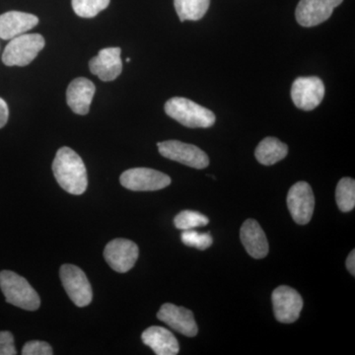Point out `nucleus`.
<instances>
[{"label":"nucleus","instance_id":"9d476101","mask_svg":"<svg viewBox=\"0 0 355 355\" xmlns=\"http://www.w3.org/2000/svg\"><path fill=\"white\" fill-rule=\"evenodd\" d=\"M275 319L280 323L297 321L303 308V299L292 287L282 286L275 289L272 295Z\"/></svg>","mask_w":355,"mask_h":355},{"label":"nucleus","instance_id":"bb28decb","mask_svg":"<svg viewBox=\"0 0 355 355\" xmlns=\"http://www.w3.org/2000/svg\"><path fill=\"white\" fill-rule=\"evenodd\" d=\"M9 118L8 105L2 98H0V128L6 125Z\"/></svg>","mask_w":355,"mask_h":355},{"label":"nucleus","instance_id":"412c9836","mask_svg":"<svg viewBox=\"0 0 355 355\" xmlns=\"http://www.w3.org/2000/svg\"><path fill=\"white\" fill-rule=\"evenodd\" d=\"M336 205L343 212L352 211L355 207V181L352 178H343L336 190Z\"/></svg>","mask_w":355,"mask_h":355},{"label":"nucleus","instance_id":"f03ea898","mask_svg":"<svg viewBox=\"0 0 355 355\" xmlns=\"http://www.w3.org/2000/svg\"><path fill=\"white\" fill-rule=\"evenodd\" d=\"M165 112L170 118L190 128H207L216 123V114L191 100L174 97L165 104Z\"/></svg>","mask_w":355,"mask_h":355},{"label":"nucleus","instance_id":"a211bd4d","mask_svg":"<svg viewBox=\"0 0 355 355\" xmlns=\"http://www.w3.org/2000/svg\"><path fill=\"white\" fill-rule=\"evenodd\" d=\"M142 342L157 355H176L180 347L176 336L163 327H149L142 333Z\"/></svg>","mask_w":355,"mask_h":355},{"label":"nucleus","instance_id":"7ed1b4c3","mask_svg":"<svg viewBox=\"0 0 355 355\" xmlns=\"http://www.w3.org/2000/svg\"><path fill=\"white\" fill-rule=\"evenodd\" d=\"M0 289L7 303L21 309L38 310L41 305L39 294L28 280L11 270L0 272Z\"/></svg>","mask_w":355,"mask_h":355},{"label":"nucleus","instance_id":"4468645a","mask_svg":"<svg viewBox=\"0 0 355 355\" xmlns=\"http://www.w3.org/2000/svg\"><path fill=\"white\" fill-rule=\"evenodd\" d=\"M121 53L120 48L103 49L89 62L90 71L106 83L118 78L123 70Z\"/></svg>","mask_w":355,"mask_h":355},{"label":"nucleus","instance_id":"c85d7f7f","mask_svg":"<svg viewBox=\"0 0 355 355\" xmlns=\"http://www.w3.org/2000/svg\"><path fill=\"white\" fill-rule=\"evenodd\" d=\"M130 62V58H127V62Z\"/></svg>","mask_w":355,"mask_h":355},{"label":"nucleus","instance_id":"cd10ccee","mask_svg":"<svg viewBox=\"0 0 355 355\" xmlns=\"http://www.w3.org/2000/svg\"><path fill=\"white\" fill-rule=\"evenodd\" d=\"M347 268L352 275H355V251H352L347 260Z\"/></svg>","mask_w":355,"mask_h":355},{"label":"nucleus","instance_id":"b1692460","mask_svg":"<svg viewBox=\"0 0 355 355\" xmlns=\"http://www.w3.org/2000/svg\"><path fill=\"white\" fill-rule=\"evenodd\" d=\"M181 240L186 246L196 248L202 251L209 249L214 243L212 236L209 233H200L193 229L184 230L181 234Z\"/></svg>","mask_w":355,"mask_h":355},{"label":"nucleus","instance_id":"6ab92c4d","mask_svg":"<svg viewBox=\"0 0 355 355\" xmlns=\"http://www.w3.org/2000/svg\"><path fill=\"white\" fill-rule=\"evenodd\" d=\"M288 154V146L275 137H266L257 146L254 156L261 164L270 166L279 162Z\"/></svg>","mask_w":355,"mask_h":355},{"label":"nucleus","instance_id":"39448f33","mask_svg":"<svg viewBox=\"0 0 355 355\" xmlns=\"http://www.w3.org/2000/svg\"><path fill=\"white\" fill-rule=\"evenodd\" d=\"M159 153L163 157L181 163L195 169H205L209 165V158L205 151L193 144L179 140H167L157 144Z\"/></svg>","mask_w":355,"mask_h":355},{"label":"nucleus","instance_id":"f8f14e48","mask_svg":"<svg viewBox=\"0 0 355 355\" xmlns=\"http://www.w3.org/2000/svg\"><path fill=\"white\" fill-rule=\"evenodd\" d=\"M343 0H300L296 7V20L303 27H314L331 17L334 9Z\"/></svg>","mask_w":355,"mask_h":355},{"label":"nucleus","instance_id":"f257e3e1","mask_svg":"<svg viewBox=\"0 0 355 355\" xmlns=\"http://www.w3.org/2000/svg\"><path fill=\"white\" fill-rule=\"evenodd\" d=\"M53 172L58 184L71 195H83L88 186L87 171L80 156L69 147H62L55 154Z\"/></svg>","mask_w":355,"mask_h":355},{"label":"nucleus","instance_id":"1a4fd4ad","mask_svg":"<svg viewBox=\"0 0 355 355\" xmlns=\"http://www.w3.org/2000/svg\"><path fill=\"white\" fill-rule=\"evenodd\" d=\"M287 207L296 223H309L315 207L314 193L310 184L306 182L294 184L287 195Z\"/></svg>","mask_w":355,"mask_h":355},{"label":"nucleus","instance_id":"423d86ee","mask_svg":"<svg viewBox=\"0 0 355 355\" xmlns=\"http://www.w3.org/2000/svg\"><path fill=\"white\" fill-rule=\"evenodd\" d=\"M60 279L67 295L78 307L90 304L93 298L92 288L85 273L74 265L62 266L60 270Z\"/></svg>","mask_w":355,"mask_h":355},{"label":"nucleus","instance_id":"f3484780","mask_svg":"<svg viewBox=\"0 0 355 355\" xmlns=\"http://www.w3.org/2000/svg\"><path fill=\"white\" fill-rule=\"evenodd\" d=\"M39 23V18L33 14L9 11L0 15V38L11 40L25 34Z\"/></svg>","mask_w":355,"mask_h":355},{"label":"nucleus","instance_id":"5701e85b","mask_svg":"<svg viewBox=\"0 0 355 355\" xmlns=\"http://www.w3.org/2000/svg\"><path fill=\"white\" fill-rule=\"evenodd\" d=\"M209 223V217L203 216L200 212L193 211V210H184V211L180 212L174 219L175 226L183 231L207 226Z\"/></svg>","mask_w":355,"mask_h":355},{"label":"nucleus","instance_id":"a878e982","mask_svg":"<svg viewBox=\"0 0 355 355\" xmlns=\"http://www.w3.org/2000/svg\"><path fill=\"white\" fill-rule=\"evenodd\" d=\"M16 352L14 338L10 331H0V355H15Z\"/></svg>","mask_w":355,"mask_h":355},{"label":"nucleus","instance_id":"393cba45","mask_svg":"<svg viewBox=\"0 0 355 355\" xmlns=\"http://www.w3.org/2000/svg\"><path fill=\"white\" fill-rule=\"evenodd\" d=\"M53 349L48 343L42 340H31L23 347V355H51Z\"/></svg>","mask_w":355,"mask_h":355},{"label":"nucleus","instance_id":"6e6552de","mask_svg":"<svg viewBox=\"0 0 355 355\" xmlns=\"http://www.w3.org/2000/svg\"><path fill=\"white\" fill-rule=\"evenodd\" d=\"M324 85L316 76L299 77L291 87V98L297 108L312 111L323 101Z\"/></svg>","mask_w":355,"mask_h":355},{"label":"nucleus","instance_id":"aec40b11","mask_svg":"<svg viewBox=\"0 0 355 355\" xmlns=\"http://www.w3.org/2000/svg\"><path fill=\"white\" fill-rule=\"evenodd\" d=\"M174 6L181 22L198 21L209 10L210 0H174Z\"/></svg>","mask_w":355,"mask_h":355},{"label":"nucleus","instance_id":"20e7f679","mask_svg":"<svg viewBox=\"0 0 355 355\" xmlns=\"http://www.w3.org/2000/svg\"><path fill=\"white\" fill-rule=\"evenodd\" d=\"M44 37L40 34H22L11 39L2 53L7 67H26L31 64L44 48Z\"/></svg>","mask_w":355,"mask_h":355},{"label":"nucleus","instance_id":"0eeeda50","mask_svg":"<svg viewBox=\"0 0 355 355\" xmlns=\"http://www.w3.org/2000/svg\"><path fill=\"white\" fill-rule=\"evenodd\" d=\"M121 186L135 191L162 190L171 184V178L149 168H132L121 175Z\"/></svg>","mask_w":355,"mask_h":355},{"label":"nucleus","instance_id":"4be33fe9","mask_svg":"<svg viewBox=\"0 0 355 355\" xmlns=\"http://www.w3.org/2000/svg\"><path fill=\"white\" fill-rule=\"evenodd\" d=\"M74 12L83 18H93L109 6L110 0H72Z\"/></svg>","mask_w":355,"mask_h":355},{"label":"nucleus","instance_id":"ddd939ff","mask_svg":"<svg viewBox=\"0 0 355 355\" xmlns=\"http://www.w3.org/2000/svg\"><path fill=\"white\" fill-rule=\"evenodd\" d=\"M157 318L182 335L189 338L198 335V329L195 317L193 312L187 308L166 303L159 310Z\"/></svg>","mask_w":355,"mask_h":355},{"label":"nucleus","instance_id":"2eb2a0df","mask_svg":"<svg viewBox=\"0 0 355 355\" xmlns=\"http://www.w3.org/2000/svg\"><path fill=\"white\" fill-rule=\"evenodd\" d=\"M95 92L96 87L92 81L84 77L74 79L67 88V105L73 113L81 116L87 114Z\"/></svg>","mask_w":355,"mask_h":355},{"label":"nucleus","instance_id":"dca6fc26","mask_svg":"<svg viewBox=\"0 0 355 355\" xmlns=\"http://www.w3.org/2000/svg\"><path fill=\"white\" fill-rule=\"evenodd\" d=\"M240 238L243 246L252 258L263 259L268 256L270 250L268 239L258 221L254 219L245 221L240 230Z\"/></svg>","mask_w":355,"mask_h":355},{"label":"nucleus","instance_id":"9b49d317","mask_svg":"<svg viewBox=\"0 0 355 355\" xmlns=\"http://www.w3.org/2000/svg\"><path fill=\"white\" fill-rule=\"evenodd\" d=\"M139 250L137 245L130 240L114 239L105 248V260L114 270L128 272L139 259Z\"/></svg>","mask_w":355,"mask_h":355}]
</instances>
